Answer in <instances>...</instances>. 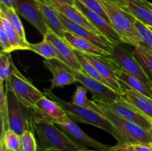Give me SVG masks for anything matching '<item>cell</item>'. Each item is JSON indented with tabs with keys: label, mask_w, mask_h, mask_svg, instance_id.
<instances>
[{
	"label": "cell",
	"mask_w": 152,
	"mask_h": 151,
	"mask_svg": "<svg viewBox=\"0 0 152 151\" xmlns=\"http://www.w3.org/2000/svg\"><path fill=\"white\" fill-rule=\"evenodd\" d=\"M67 68L75 76L77 82L80 83L92 93L93 100L102 103H108L121 98V94L116 92L106 84L91 78L85 72L77 71L68 66H67Z\"/></svg>",
	"instance_id": "obj_7"
},
{
	"label": "cell",
	"mask_w": 152,
	"mask_h": 151,
	"mask_svg": "<svg viewBox=\"0 0 152 151\" xmlns=\"http://www.w3.org/2000/svg\"><path fill=\"white\" fill-rule=\"evenodd\" d=\"M1 141L3 142L8 151H19L20 136L11 129H8L1 133Z\"/></svg>",
	"instance_id": "obj_32"
},
{
	"label": "cell",
	"mask_w": 152,
	"mask_h": 151,
	"mask_svg": "<svg viewBox=\"0 0 152 151\" xmlns=\"http://www.w3.org/2000/svg\"><path fill=\"white\" fill-rule=\"evenodd\" d=\"M38 4L41 13L42 14L43 20L46 26L59 36L63 38L64 33L66 31L65 26L59 17V12L49 4H45L42 1L36 0Z\"/></svg>",
	"instance_id": "obj_20"
},
{
	"label": "cell",
	"mask_w": 152,
	"mask_h": 151,
	"mask_svg": "<svg viewBox=\"0 0 152 151\" xmlns=\"http://www.w3.org/2000/svg\"><path fill=\"white\" fill-rule=\"evenodd\" d=\"M118 78L120 82L123 83L129 88L136 90L138 93H140L145 96L152 99V90L145 85L139 78L134 76L131 75L126 71L120 70L118 74Z\"/></svg>",
	"instance_id": "obj_23"
},
{
	"label": "cell",
	"mask_w": 152,
	"mask_h": 151,
	"mask_svg": "<svg viewBox=\"0 0 152 151\" xmlns=\"http://www.w3.org/2000/svg\"><path fill=\"white\" fill-rule=\"evenodd\" d=\"M95 102H97V101H95ZM97 102L102 104V105L108 107L114 113L120 115L122 118L136 123L142 128L152 133V120L144 115L137 108L135 107L133 105L128 102L127 101L120 98L117 100L108 102V103H102L100 102Z\"/></svg>",
	"instance_id": "obj_10"
},
{
	"label": "cell",
	"mask_w": 152,
	"mask_h": 151,
	"mask_svg": "<svg viewBox=\"0 0 152 151\" xmlns=\"http://www.w3.org/2000/svg\"><path fill=\"white\" fill-rule=\"evenodd\" d=\"M43 93L45 96L56 102L71 119L91 124L105 130L111 135L118 143H130L129 139L117 130L106 117L99 113L86 107L74 105L72 102H66L52 93L50 89H45Z\"/></svg>",
	"instance_id": "obj_1"
},
{
	"label": "cell",
	"mask_w": 152,
	"mask_h": 151,
	"mask_svg": "<svg viewBox=\"0 0 152 151\" xmlns=\"http://www.w3.org/2000/svg\"><path fill=\"white\" fill-rule=\"evenodd\" d=\"M133 147L137 151H152V143L151 144H133Z\"/></svg>",
	"instance_id": "obj_39"
},
{
	"label": "cell",
	"mask_w": 152,
	"mask_h": 151,
	"mask_svg": "<svg viewBox=\"0 0 152 151\" xmlns=\"http://www.w3.org/2000/svg\"><path fill=\"white\" fill-rule=\"evenodd\" d=\"M0 3L8 7H13L15 10L16 8V0H0Z\"/></svg>",
	"instance_id": "obj_40"
},
{
	"label": "cell",
	"mask_w": 152,
	"mask_h": 151,
	"mask_svg": "<svg viewBox=\"0 0 152 151\" xmlns=\"http://www.w3.org/2000/svg\"><path fill=\"white\" fill-rule=\"evenodd\" d=\"M110 151H137L130 143H118L111 147Z\"/></svg>",
	"instance_id": "obj_37"
},
{
	"label": "cell",
	"mask_w": 152,
	"mask_h": 151,
	"mask_svg": "<svg viewBox=\"0 0 152 151\" xmlns=\"http://www.w3.org/2000/svg\"><path fill=\"white\" fill-rule=\"evenodd\" d=\"M59 13L63 15L64 16L68 19L71 20V22L77 24V25L83 26L87 29L91 30L94 32L98 34H102L97 30L96 28L94 27V25L91 23L90 21L88 19V18L76 7L75 5H71V4H61L55 7ZM103 36V35H102Z\"/></svg>",
	"instance_id": "obj_22"
},
{
	"label": "cell",
	"mask_w": 152,
	"mask_h": 151,
	"mask_svg": "<svg viewBox=\"0 0 152 151\" xmlns=\"http://www.w3.org/2000/svg\"><path fill=\"white\" fill-rule=\"evenodd\" d=\"M98 72L109 82L112 88L120 94L122 93L121 84L118 74L121 68L119 67L112 55H93L83 53Z\"/></svg>",
	"instance_id": "obj_9"
},
{
	"label": "cell",
	"mask_w": 152,
	"mask_h": 151,
	"mask_svg": "<svg viewBox=\"0 0 152 151\" xmlns=\"http://www.w3.org/2000/svg\"><path fill=\"white\" fill-rule=\"evenodd\" d=\"M74 5L88 18L91 23L94 25V28L97 29V30L102 35L106 37L108 39H109L111 42L114 43L115 45L123 44L120 38V36L117 34L115 30L113 28L111 24L105 20L102 16H99L98 14L95 13L90 9L88 8L83 3L79 0L74 1Z\"/></svg>",
	"instance_id": "obj_14"
},
{
	"label": "cell",
	"mask_w": 152,
	"mask_h": 151,
	"mask_svg": "<svg viewBox=\"0 0 152 151\" xmlns=\"http://www.w3.org/2000/svg\"><path fill=\"white\" fill-rule=\"evenodd\" d=\"M0 13L2 14L9 21L11 26L17 33L18 35L20 36V38L23 41H28L26 36H25V29H24L22 22L19 19V14L16 11V10L13 7H8L4 4L0 3Z\"/></svg>",
	"instance_id": "obj_27"
},
{
	"label": "cell",
	"mask_w": 152,
	"mask_h": 151,
	"mask_svg": "<svg viewBox=\"0 0 152 151\" xmlns=\"http://www.w3.org/2000/svg\"><path fill=\"white\" fill-rule=\"evenodd\" d=\"M0 151H8L4 144L1 140H0Z\"/></svg>",
	"instance_id": "obj_41"
},
{
	"label": "cell",
	"mask_w": 152,
	"mask_h": 151,
	"mask_svg": "<svg viewBox=\"0 0 152 151\" xmlns=\"http://www.w3.org/2000/svg\"><path fill=\"white\" fill-rule=\"evenodd\" d=\"M150 5H151V7H152V3H151V2H150Z\"/></svg>",
	"instance_id": "obj_45"
},
{
	"label": "cell",
	"mask_w": 152,
	"mask_h": 151,
	"mask_svg": "<svg viewBox=\"0 0 152 151\" xmlns=\"http://www.w3.org/2000/svg\"><path fill=\"white\" fill-rule=\"evenodd\" d=\"M134 48L135 58L152 82V50L142 43Z\"/></svg>",
	"instance_id": "obj_25"
},
{
	"label": "cell",
	"mask_w": 152,
	"mask_h": 151,
	"mask_svg": "<svg viewBox=\"0 0 152 151\" xmlns=\"http://www.w3.org/2000/svg\"><path fill=\"white\" fill-rule=\"evenodd\" d=\"M114 1H115V0H114Z\"/></svg>",
	"instance_id": "obj_47"
},
{
	"label": "cell",
	"mask_w": 152,
	"mask_h": 151,
	"mask_svg": "<svg viewBox=\"0 0 152 151\" xmlns=\"http://www.w3.org/2000/svg\"><path fill=\"white\" fill-rule=\"evenodd\" d=\"M13 62L10 53L1 52L0 55V83H6L8 81L12 71Z\"/></svg>",
	"instance_id": "obj_31"
},
{
	"label": "cell",
	"mask_w": 152,
	"mask_h": 151,
	"mask_svg": "<svg viewBox=\"0 0 152 151\" xmlns=\"http://www.w3.org/2000/svg\"><path fill=\"white\" fill-rule=\"evenodd\" d=\"M5 90L12 92L20 103L33 110H36L37 102L45 96L43 92L36 87L18 70L14 64L5 84Z\"/></svg>",
	"instance_id": "obj_4"
},
{
	"label": "cell",
	"mask_w": 152,
	"mask_h": 151,
	"mask_svg": "<svg viewBox=\"0 0 152 151\" xmlns=\"http://www.w3.org/2000/svg\"><path fill=\"white\" fill-rule=\"evenodd\" d=\"M94 101V100H93ZM95 102V101H94ZM99 106L98 112L106 117L113 125L129 139L130 144H151L152 133L142 127L129 120L120 117L102 104L95 102Z\"/></svg>",
	"instance_id": "obj_5"
},
{
	"label": "cell",
	"mask_w": 152,
	"mask_h": 151,
	"mask_svg": "<svg viewBox=\"0 0 152 151\" xmlns=\"http://www.w3.org/2000/svg\"><path fill=\"white\" fill-rule=\"evenodd\" d=\"M108 15L109 22L123 44L137 47L142 40L136 28L137 19L122 8L114 0H99Z\"/></svg>",
	"instance_id": "obj_2"
},
{
	"label": "cell",
	"mask_w": 152,
	"mask_h": 151,
	"mask_svg": "<svg viewBox=\"0 0 152 151\" xmlns=\"http://www.w3.org/2000/svg\"><path fill=\"white\" fill-rule=\"evenodd\" d=\"M126 11L147 26L152 27V7L146 0H115Z\"/></svg>",
	"instance_id": "obj_18"
},
{
	"label": "cell",
	"mask_w": 152,
	"mask_h": 151,
	"mask_svg": "<svg viewBox=\"0 0 152 151\" xmlns=\"http://www.w3.org/2000/svg\"><path fill=\"white\" fill-rule=\"evenodd\" d=\"M120 83L122 87V99L133 105L141 113L152 120V99L129 88L123 83Z\"/></svg>",
	"instance_id": "obj_19"
},
{
	"label": "cell",
	"mask_w": 152,
	"mask_h": 151,
	"mask_svg": "<svg viewBox=\"0 0 152 151\" xmlns=\"http://www.w3.org/2000/svg\"><path fill=\"white\" fill-rule=\"evenodd\" d=\"M28 50L37 53L44 58L45 60L56 59L59 61V55H58L57 50L55 46L50 40H48L45 36L43 37V40H42L40 42L36 43V44L30 43Z\"/></svg>",
	"instance_id": "obj_24"
},
{
	"label": "cell",
	"mask_w": 152,
	"mask_h": 151,
	"mask_svg": "<svg viewBox=\"0 0 152 151\" xmlns=\"http://www.w3.org/2000/svg\"><path fill=\"white\" fill-rule=\"evenodd\" d=\"M42 1L45 4H49L53 8H55L57 6L61 5V4H71V5H74V1L75 0H39Z\"/></svg>",
	"instance_id": "obj_38"
},
{
	"label": "cell",
	"mask_w": 152,
	"mask_h": 151,
	"mask_svg": "<svg viewBox=\"0 0 152 151\" xmlns=\"http://www.w3.org/2000/svg\"><path fill=\"white\" fill-rule=\"evenodd\" d=\"M112 57L122 70L139 78L151 89L152 82L135 58L134 52L130 51L126 46H123L121 44L114 47Z\"/></svg>",
	"instance_id": "obj_8"
},
{
	"label": "cell",
	"mask_w": 152,
	"mask_h": 151,
	"mask_svg": "<svg viewBox=\"0 0 152 151\" xmlns=\"http://www.w3.org/2000/svg\"><path fill=\"white\" fill-rule=\"evenodd\" d=\"M63 38L74 50H78L83 53L93 55H109L99 47L96 46L91 41L77 36L69 31H65Z\"/></svg>",
	"instance_id": "obj_21"
},
{
	"label": "cell",
	"mask_w": 152,
	"mask_h": 151,
	"mask_svg": "<svg viewBox=\"0 0 152 151\" xmlns=\"http://www.w3.org/2000/svg\"><path fill=\"white\" fill-rule=\"evenodd\" d=\"M0 42H1V52L7 53H10L11 52H13L5 28L1 22H0Z\"/></svg>",
	"instance_id": "obj_36"
},
{
	"label": "cell",
	"mask_w": 152,
	"mask_h": 151,
	"mask_svg": "<svg viewBox=\"0 0 152 151\" xmlns=\"http://www.w3.org/2000/svg\"><path fill=\"white\" fill-rule=\"evenodd\" d=\"M74 51H75L76 55H77V58H78L82 67H83V70H84V72L86 73V74H88V75L89 76L91 77V78H94V79L97 80V81L106 84L107 86H108V87H111V89H113L111 84H109V82H108V81H107V80L105 79L99 72H98L97 70H96V68H95V67L91 63L90 61L84 56L83 53L75 50H74ZM113 90H114V89H113Z\"/></svg>",
	"instance_id": "obj_28"
},
{
	"label": "cell",
	"mask_w": 152,
	"mask_h": 151,
	"mask_svg": "<svg viewBox=\"0 0 152 151\" xmlns=\"http://www.w3.org/2000/svg\"><path fill=\"white\" fill-rule=\"evenodd\" d=\"M45 67L51 73L50 90L56 87H63L77 82L75 76L68 70L66 65L56 59L44 60Z\"/></svg>",
	"instance_id": "obj_16"
},
{
	"label": "cell",
	"mask_w": 152,
	"mask_h": 151,
	"mask_svg": "<svg viewBox=\"0 0 152 151\" xmlns=\"http://www.w3.org/2000/svg\"><path fill=\"white\" fill-rule=\"evenodd\" d=\"M8 103L10 129L21 136L25 131L34 133L35 110L25 107L19 102L13 93L5 90Z\"/></svg>",
	"instance_id": "obj_6"
},
{
	"label": "cell",
	"mask_w": 152,
	"mask_h": 151,
	"mask_svg": "<svg viewBox=\"0 0 152 151\" xmlns=\"http://www.w3.org/2000/svg\"><path fill=\"white\" fill-rule=\"evenodd\" d=\"M16 11L45 36L48 30L36 0H16Z\"/></svg>",
	"instance_id": "obj_13"
},
{
	"label": "cell",
	"mask_w": 152,
	"mask_h": 151,
	"mask_svg": "<svg viewBox=\"0 0 152 151\" xmlns=\"http://www.w3.org/2000/svg\"><path fill=\"white\" fill-rule=\"evenodd\" d=\"M151 90H152V84H151Z\"/></svg>",
	"instance_id": "obj_46"
},
{
	"label": "cell",
	"mask_w": 152,
	"mask_h": 151,
	"mask_svg": "<svg viewBox=\"0 0 152 151\" xmlns=\"http://www.w3.org/2000/svg\"><path fill=\"white\" fill-rule=\"evenodd\" d=\"M148 28H149L150 30H151V31L152 32V27H150V26H148Z\"/></svg>",
	"instance_id": "obj_44"
},
{
	"label": "cell",
	"mask_w": 152,
	"mask_h": 151,
	"mask_svg": "<svg viewBox=\"0 0 152 151\" xmlns=\"http://www.w3.org/2000/svg\"><path fill=\"white\" fill-rule=\"evenodd\" d=\"M42 151H59L58 150H55V149H48L46 150H42Z\"/></svg>",
	"instance_id": "obj_43"
},
{
	"label": "cell",
	"mask_w": 152,
	"mask_h": 151,
	"mask_svg": "<svg viewBox=\"0 0 152 151\" xmlns=\"http://www.w3.org/2000/svg\"><path fill=\"white\" fill-rule=\"evenodd\" d=\"M136 28L138 31L142 44L146 45L148 48L152 50V32L147 25L140 21H137Z\"/></svg>",
	"instance_id": "obj_34"
},
{
	"label": "cell",
	"mask_w": 152,
	"mask_h": 151,
	"mask_svg": "<svg viewBox=\"0 0 152 151\" xmlns=\"http://www.w3.org/2000/svg\"><path fill=\"white\" fill-rule=\"evenodd\" d=\"M79 1L83 3L91 10L94 12L95 13L98 14L99 16H102L105 20L109 22V19L108 17V15L105 13V10H104L103 7L101 4V3L99 2V0H79Z\"/></svg>",
	"instance_id": "obj_35"
},
{
	"label": "cell",
	"mask_w": 152,
	"mask_h": 151,
	"mask_svg": "<svg viewBox=\"0 0 152 151\" xmlns=\"http://www.w3.org/2000/svg\"><path fill=\"white\" fill-rule=\"evenodd\" d=\"M88 89L84 86L77 85V89L72 96V103L79 106L86 107L98 112L99 106L93 100H89L87 98Z\"/></svg>",
	"instance_id": "obj_29"
},
{
	"label": "cell",
	"mask_w": 152,
	"mask_h": 151,
	"mask_svg": "<svg viewBox=\"0 0 152 151\" xmlns=\"http://www.w3.org/2000/svg\"><path fill=\"white\" fill-rule=\"evenodd\" d=\"M36 116L51 121L53 124L68 116L67 113L52 99L42 96L36 104Z\"/></svg>",
	"instance_id": "obj_17"
},
{
	"label": "cell",
	"mask_w": 152,
	"mask_h": 151,
	"mask_svg": "<svg viewBox=\"0 0 152 151\" xmlns=\"http://www.w3.org/2000/svg\"><path fill=\"white\" fill-rule=\"evenodd\" d=\"M38 144L34 136V133L25 131L20 136L19 151H37Z\"/></svg>",
	"instance_id": "obj_33"
},
{
	"label": "cell",
	"mask_w": 152,
	"mask_h": 151,
	"mask_svg": "<svg viewBox=\"0 0 152 151\" xmlns=\"http://www.w3.org/2000/svg\"><path fill=\"white\" fill-rule=\"evenodd\" d=\"M59 14L67 31L73 33L77 36H79L91 41L94 44L103 50L104 51L108 53L109 55H112L114 47L117 45L111 42L106 37L71 22V20L67 19L61 13H59Z\"/></svg>",
	"instance_id": "obj_12"
},
{
	"label": "cell",
	"mask_w": 152,
	"mask_h": 151,
	"mask_svg": "<svg viewBox=\"0 0 152 151\" xmlns=\"http://www.w3.org/2000/svg\"><path fill=\"white\" fill-rule=\"evenodd\" d=\"M55 124L59 129H61L73 142L84 147L88 149L92 148L93 150H111V146L101 143L86 134L69 116L62 121L55 123Z\"/></svg>",
	"instance_id": "obj_11"
},
{
	"label": "cell",
	"mask_w": 152,
	"mask_h": 151,
	"mask_svg": "<svg viewBox=\"0 0 152 151\" xmlns=\"http://www.w3.org/2000/svg\"><path fill=\"white\" fill-rule=\"evenodd\" d=\"M45 37L50 40L55 46L56 50H57L60 62H63L67 66L75 70L84 72L83 67L76 55L74 50L68 44V42L64 38L56 35L50 29H48Z\"/></svg>",
	"instance_id": "obj_15"
},
{
	"label": "cell",
	"mask_w": 152,
	"mask_h": 151,
	"mask_svg": "<svg viewBox=\"0 0 152 151\" xmlns=\"http://www.w3.org/2000/svg\"><path fill=\"white\" fill-rule=\"evenodd\" d=\"M83 151H110L109 150H93V149H85Z\"/></svg>",
	"instance_id": "obj_42"
},
{
	"label": "cell",
	"mask_w": 152,
	"mask_h": 151,
	"mask_svg": "<svg viewBox=\"0 0 152 151\" xmlns=\"http://www.w3.org/2000/svg\"><path fill=\"white\" fill-rule=\"evenodd\" d=\"M34 133L38 138L39 151L48 149L59 151H83L88 149L73 142L53 122L36 116V115Z\"/></svg>",
	"instance_id": "obj_3"
},
{
	"label": "cell",
	"mask_w": 152,
	"mask_h": 151,
	"mask_svg": "<svg viewBox=\"0 0 152 151\" xmlns=\"http://www.w3.org/2000/svg\"><path fill=\"white\" fill-rule=\"evenodd\" d=\"M0 22L3 24L4 28H5L6 33H7V36H8L9 41H10L13 51L17 50H28L30 43L28 41H23L20 38V36L18 35L17 33L15 31L13 27L11 26L9 21L1 13H0Z\"/></svg>",
	"instance_id": "obj_26"
},
{
	"label": "cell",
	"mask_w": 152,
	"mask_h": 151,
	"mask_svg": "<svg viewBox=\"0 0 152 151\" xmlns=\"http://www.w3.org/2000/svg\"><path fill=\"white\" fill-rule=\"evenodd\" d=\"M0 118H1V133H3L7 130L10 129L8 103H7V98L5 93L4 83H0Z\"/></svg>",
	"instance_id": "obj_30"
}]
</instances>
